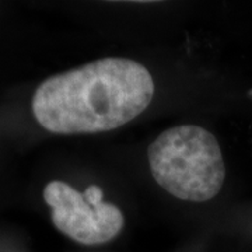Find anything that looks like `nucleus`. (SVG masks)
<instances>
[{"label":"nucleus","instance_id":"1","mask_svg":"<svg viewBox=\"0 0 252 252\" xmlns=\"http://www.w3.org/2000/svg\"><path fill=\"white\" fill-rule=\"evenodd\" d=\"M153 95V77L142 63L104 58L42 81L32 114L56 135L108 132L143 114Z\"/></svg>","mask_w":252,"mask_h":252},{"label":"nucleus","instance_id":"2","mask_svg":"<svg viewBox=\"0 0 252 252\" xmlns=\"http://www.w3.org/2000/svg\"><path fill=\"white\" fill-rule=\"evenodd\" d=\"M154 181L170 195L188 202L217 196L225 180V164L217 139L196 125L164 130L147 149Z\"/></svg>","mask_w":252,"mask_h":252},{"label":"nucleus","instance_id":"3","mask_svg":"<svg viewBox=\"0 0 252 252\" xmlns=\"http://www.w3.org/2000/svg\"><path fill=\"white\" fill-rule=\"evenodd\" d=\"M55 228L76 243L99 245L114 240L125 224L121 209L104 200L98 185L79 192L63 181H51L44 188Z\"/></svg>","mask_w":252,"mask_h":252}]
</instances>
